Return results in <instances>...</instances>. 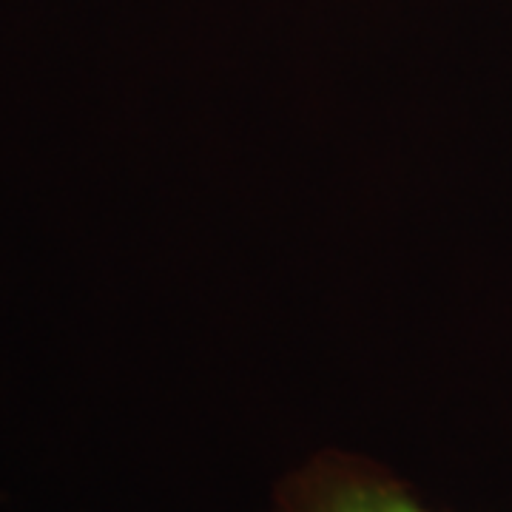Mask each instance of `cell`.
<instances>
[{
	"instance_id": "1",
	"label": "cell",
	"mask_w": 512,
	"mask_h": 512,
	"mask_svg": "<svg viewBox=\"0 0 512 512\" xmlns=\"http://www.w3.org/2000/svg\"><path fill=\"white\" fill-rule=\"evenodd\" d=\"M271 512H433L373 458L322 450L282 478Z\"/></svg>"
}]
</instances>
